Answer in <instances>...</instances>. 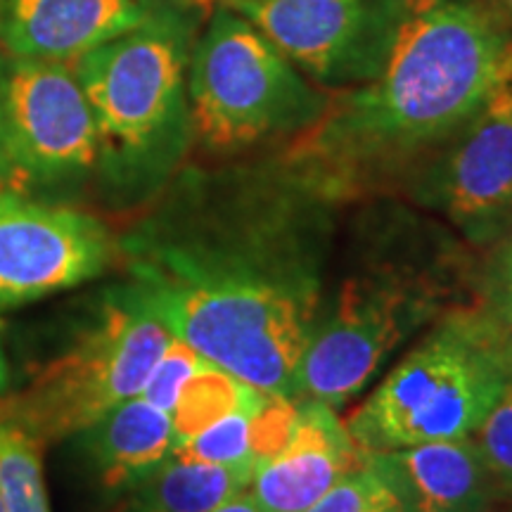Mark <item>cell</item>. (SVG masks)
I'll use <instances>...</instances> for the list:
<instances>
[{"label":"cell","mask_w":512,"mask_h":512,"mask_svg":"<svg viewBox=\"0 0 512 512\" xmlns=\"http://www.w3.org/2000/svg\"><path fill=\"white\" fill-rule=\"evenodd\" d=\"M356 207L290 399L344 406L406 339L472 304L477 252L444 221L392 195Z\"/></svg>","instance_id":"cell-3"},{"label":"cell","mask_w":512,"mask_h":512,"mask_svg":"<svg viewBox=\"0 0 512 512\" xmlns=\"http://www.w3.org/2000/svg\"><path fill=\"white\" fill-rule=\"evenodd\" d=\"M0 512H5V505H3V498H0Z\"/></svg>","instance_id":"cell-29"},{"label":"cell","mask_w":512,"mask_h":512,"mask_svg":"<svg viewBox=\"0 0 512 512\" xmlns=\"http://www.w3.org/2000/svg\"><path fill=\"white\" fill-rule=\"evenodd\" d=\"M498 356H501V366L512 384V328L498 332Z\"/></svg>","instance_id":"cell-26"},{"label":"cell","mask_w":512,"mask_h":512,"mask_svg":"<svg viewBox=\"0 0 512 512\" xmlns=\"http://www.w3.org/2000/svg\"><path fill=\"white\" fill-rule=\"evenodd\" d=\"M211 512H264V510H261V505L254 501L249 491H242V494L230 498V501L219 505V508Z\"/></svg>","instance_id":"cell-25"},{"label":"cell","mask_w":512,"mask_h":512,"mask_svg":"<svg viewBox=\"0 0 512 512\" xmlns=\"http://www.w3.org/2000/svg\"><path fill=\"white\" fill-rule=\"evenodd\" d=\"M508 387L498 330L470 304L439 318L344 425L368 456L465 439Z\"/></svg>","instance_id":"cell-6"},{"label":"cell","mask_w":512,"mask_h":512,"mask_svg":"<svg viewBox=\"0 0 512 512\" xmlns=\"http://www.w3.org/2000/svg\"><path fill=\"white\" fill-rule=\"evenodd\" d=\"M344 209L280 147L190 171L121 249L133 290L171 335L261 392L290 396Z\"/></svg>","instance_id":"cell-1"},{"label":"cell","mask_w":512,"mask_h":512,"mask_svg":"<svg viewBox=\"0 0 512 512\" xmlns=\"http://www.w3.org/2000/svg\"><path fill=\"white\" fill-rule=\"evenodd\" d=\"M195 3H200V5H204V3H207V0H195Z\"/></svg>","instance_id":"cell-30"},{"label":"cell","mask_w":512,"mask_h":512,"mask_svg":"<svg viewBox=\"0 0 512 512\" xmlns=\"http://www.w3.org/2000/svg\"><path fill=\"white\" fill-rule=\"evenodd\" d=\"M98 128L74 67L0 50V185L98 169Z\"/></svg>","instance_id":"cell-9"},{"label":"cell","mask_w":512,"mask_h":512,"mask_svg":"<svg viewBox=\"0 0 512 512\" xmlns=\"http://www.w3.org/2000/svg\"><path fill=\"white\" fill-rule=\"evenodd\" d=\"M366 460L368 453L356 444L335 408L299 401L292 439L278 456L256 465L247 491L264 512H304Z\"/></svg>","instance_id":"cell-13"},{"label":"cell","mask_w":512,"mask_h":512,"mask_svg":"<svg viewBox=\"0 0 512 512\" xmlns=\"http://www.w3.org/2000/svg\"><path fill=\"white\" fill-rule=\"evenodd\" d=\"M79 434L95 475L112 494L157 470L176 446L171 415L140 396L121 401Z\"/></svg>","instance_id":"cell-14"},{"label":"cell","mask_w":512,"mask_h":512,"mask_svg":"<svg viewBox=\"0 0 512 512\" xmlns=\"http://www.w3.org/2000/svg\"><path fill=\"white\" fill-rule=\"evenodd\" d=\"M178 0H0V50L46 62H76L143 27Z\"/></svg>","instance_id":"cell-12"},{"label":"cell","mask_w":512,"mask_h":512,"mask_svg":"<svg viewBox=\"0 0 512 512\" xmlns=\"http://www.w3.org/2000/svg\"><path fill=\"white\" fill-rule=\"evenodd\" d=\"M510 79L512 34L486 0H418L382 72L283 150L347 207L396 195Z\"/></svg>","instance_id":"cell-2"},{"label":"cell","mask_w":512,"mask_h":512,"mask_svg":"<svg viewBox=\"0 0 512 512\" xmlns=\"http://www.w3.org/2000/svg\"><path fill=\"white\" fill-rule=\"evenodd\" d=\"M299 420V401L290 396L268 394L264 406L249 418V446L256 465L278 456L292 439Z\"/></svg>","instance_id":"cell-23"},{"label":"cell","mask_w":512,"mask_h":512,"mask_svg":"<svg viewBox=\"0 0 512 512\" xmlns=\"http://www.w3.org/2000/svg\"><path fill=\"white\" fill-rule=\"evenodd\" d=\"M197 24L200 3L178 0L74 62L98 128V169L121 195L159 188L192 143L188 62Z\"/></svg>","instance_id":"cell-4"},{"label":"cell","mask_w":512,"mask_h":512,"mask_svg":"<svg viewBox=\"0 0 512 512\" xmlns=\"http://www.w3.org/2000/svg\"><path fill=\"white\" fill-rule=\"evenodd\" d=\"M171 342V330L131 283L112 287L91 325L17 396L8 418L38 441L79 434L140 396Z\"/></svg>","instance_id":"cell-7"},{"label":"cell","mask_w":512,"mask_h":512,"mask_svg":"<svg viewBox=\"0 0 512 512\" xmlns=\"http://www.w3.org/2000/svg\"><path fill=\"white\" fill-rule=\"evenodd\" d=\"M256 465H211L169 456L121 491L112 512H211L249 489Z\"/></svg>","instance_id":"cell-16"},{"label":"cell","mask_w":512,"mask_h":512,"mask_svg":"<svg viewBox=\"0 0 512 512\" xmlns=\"http://www.w3.org/2000/svg\"><path fill=\"white\" fill-rule=\"evenodd\" d=\"M392 458L413 512H494L501 501L472 437L401 448Z\"/></svg>","instance_id":"cell-15"},{"label":"cell","mask_w":512,"mask_h":512,"mask_svg":"<svg viewBox=\"0 0 512 512\" xmlns=\"http://www.w3.org/2000/svg\"><path fill=\"white\" fill-rule=\"evenodd\" d=\"M330 98L259 29L221 3L192 43V143L221 162L294 143L323 119Z\"/></svg>","instance_id":"cell-5"},{"label":"cell","mask_w":512,"mask_h":512,"mask_svg":"<svg viewBox=\"0 0 512 512\" xmlns=\"http://www.w3.org/2000/svg\"><path fill=\"white\" fill-rule=\"evenodd\" d=\"M249 418H252L249 413H230L185 444L176 446L171 456L211 465L254 463L252 446H249Z\"/></svg>","instance_id":"cell-21"},{"label":"cell","mask_w":512,"mask_h":512,"mask_svg":"<svg viewBox=\"0 0 512 512\" xmlns=\"http://www.w3.org/2000/svg\"><path fill=\"white\" fill-rule=\"evenodd\" d=\"M202 363L204 358L197 354L195 349H190L188 344L174 337V342L169 344V349L164 351V356L159 358L155 370L147 377L143 392H140V399H145L147 403H152V406L171 413L174 411L183 384L190 380L192 373H195Z\"/></svg>","instance_id":"cell-24"},{"label":"cell","mask_w":512,"mask_h":512,"mask_svg":"<svg viewBox=\"0 0 512 512\" xmlns=\"http://www.w3.org/2000/svg\"><path fill=\"white\" fill-rule=\"evenodd\" d=\"M472 439L494 479L498 496L512 501V384Z\"/></svg>","instance_id":"cell-22"},{"label":"cell","mask_w":512,"mask_h":512,"mask_svg":"<svg viewBox=\"0 0 512 512\" xmlns=\"http://www.w3.org/2000/svg\"><path fill=\"white\" fill-rule=\"evenodd\" d=\"M472 306L498 332L512 328V230L477 254Z\"/></svg>","instance_id":"cell-20"},{"label":"cell","mask_w":512,"mask_h":512,"mask_svg":"<svg viewBox=\"0 0 512 512\" xmlns=\"http://www.w3.org/2000/svg\"><path fill=\"white\" fill-rule=\"evenodd\" d=\"M0 498L5 512H50L38 439L0 418Z\"/></svg>","instance_id":"cell-19"},{"label":"cell","mask_w":512,"mask_h":512,"mask_svg":"<svg viewBox=\"0 0 512 512\" xmlns=\"http://www.w3.org/2000/svg\"><path fill=\"white\" fill-rule=\"evenodd\" d=\"M491 5V10L496 12L498 19L510 29L512 34V0H486Z\"/></svg>","instance_id":"cell-27"},{"label":"cell","mask_w":512,"mask_h":512,"mask_svg":"<svg viewBox=\"0 0 512 512\" xmlns=\"http://www.w3.org/2000/svg\"><path fill=\"white\" fill-rule=\"evenodd\" d=\"M10 389V370H8V361H5L3 349H0V399L8 394Z\"/></svg>","instance_id":"cell-28"},{"label":"cell","mask_w":512,"mask_h":512,"mask_svg":"<svg viewBox=\"0 0 512 512\" xmlns=\"http://www.w3.org/2000/svg\"><path fill=\"white\" fill-rule=\"evenodd\" d=\"M328 93L373 81L418 0H216Z\"/></svg>","instance_id":"cell-8"},{"label":"cell","mask_w":512,"mask_h":512,"mask_svg":"<svg viewBox=\"0 0 512 512\" xmlns=\"http://www.w3.org/2000/svg\"><path fill=\"white\" fill-rule=\"evenodd\" d=\"M114 254L117 242L93 216L0 195V309L88 283Z\"/></svg>","instance_id":"cell-11"},{"label":"cell","mask_w":512,"mask_h":512,"mask_svg":"<svg viewBox=\"0 0 512 512\" xmlns=\"http://www.w3.org/2000/svg\"><path fill=\"white\" fill-rule=\"evenodd\" d=\"M268 399L266 392L252 387V384L238 380L214 363L204 361L183 384L178 394L174 411H171V425H174L176 446L207 430L209 425L226 418L230 413L254 415ZM174 446V448H176Z\"/></svg>","instance_id":"cell-17"},{"label":"cell","mask_w":512,"mask_h":512,"mask_svg":"<svg viewBox=\"0 0 512 512\" xmlns=\"http://www.w3.org/2000/svg\"><path fill=\"white\" fill-rule=\"evenodd\" d=\"M392 197L444 221L484 252L512 230V79L422 162Z\"/></svg>","instance_id":"cell-10"},{"label":"cell","mask_w":512,"mask_h":512,"mask_svg":"<svg viewBox=\"0 0 512 512\" xmlns=\"http://www.w3.org/2000/svg\"><path fill=\"white\" fill-rule=\"evenodd\" d=\"M304 512H413V503L392 453H370L356 472Z\"/></svg>","instance_id":"cell-18"}]
</instances>
